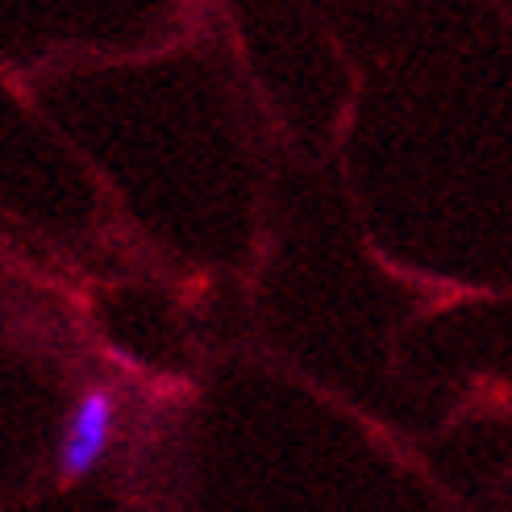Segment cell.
Masks as SVG:
<instances>
[{
  "instance_id": "6da1fadb",
  "label": "cell",
  "mask_w": 512,
  "mask_h": 512,
  "mask_svg": "<svg viewBox=\"0 0 512 512\" xmlns=\"http://www.w3.org/2000/svg\"><path fill=\"white\" fill-rule=\"evenodd\" d=\"M113 425H117V400L109 388H88L75 400L63 442H59V475L63 483H75L96 471V463L109 454L113 446Z\"/></svg>"
}]
</instances>
